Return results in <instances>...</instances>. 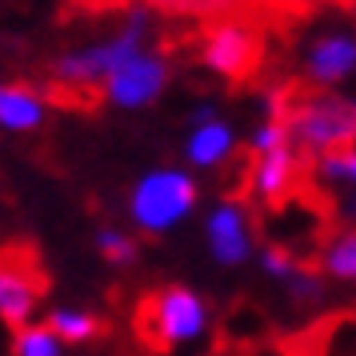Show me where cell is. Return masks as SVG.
<instances>
[{"instance_id": "6da1fadb", "label": "cell", "mask_w": 356, "mask_h": 356, "mask_svg": "<svg viewBox=\"0 0 356 356\" xmlns=\"http://www.w3.org/2000/svg\"><path fill=\"white\" fill-rule=\"evenodd\" d=\"M196 209V180L184 168H152L136 180L129 196V216L140 232H172Z\"/></svg>"}, {"instance_id": "7a4b0ae2", "label": "cell", "mask_w": 356, "mask_h": 356, "mask_svg": "<svg viewBox=\"0 0 356 356\" xmlns=\"http://www.w3.org/2000/svg\"><path fill=\"white\" fill-rule=\"evenodd\" d=\"M148 24H152V13H148V8H140V4H136V8H129L124 29H120L116 36L100 40V44H92V49H81V52H68V56H60V60L52 65L56 81L68 84V88H100V84L108 81V76H113L116 68L129 60V56H136V52H140Z\"/></svg>"}, {"instance_id": "3957f363", "label": "cell", "mask_w": 356, "mask_h": 356, "mask_svg": "<svg viewBox=\"0 0 356 356\" xmlns=\"http://www.w3.org/2000/svg\"><path fill=\"white\" fill-rule=\"evenodd\" d=\"M140 328L156 348L172 353V348H184V344H196L209 332V305L188 284H168V289L152 292L145 300Z\"/></svg>"}, {"instance_id": "277c9868", "label": "cell", "mask_w": 356, "mask_h": 356, "mask_svg": "<svg viewBox=\"0 0 356 356\" xmlns=\"http://www.w3.org/2000/svg\"><path fill=\"white\" fill-rule=\"evenodd\" d=\"M284 124H289V140L321 156V152H332V148H348L356 132V113L353 104L337 92H316V97L300 100L296 108L284 113Z\"/></svg>"}, {"instance_id": "5b68a950", "label": "cell", "mask_w": 356, "mask_h": 356, "mask_svg": "<svg viewBox=\"0 0 356 356\" xmlns=\"http://www.w3.org/2000/svg\"><path fill=\"white\" fill-rule=\"evenodd\" d=\"M164 84H168V65H164V56L140 49L136 56H129L124 65L116 68L100 88H104V97L113 100L116 108H148V104L164 92Z\"/></svg>"}, {"instance_id": "8992f818", "label": "cell", "mask_w": 356, "mask_h": 356, "mask_svg": "<svg viewBox=\"0 0 356 356\" xmlns=\"http://www.w3.org/2000/svg\"><path fill=\"white\" fill-rule=\"evenodd\" d=\"M204 241H209V252L216 264L225 268H236L252 257V225H248V212L236 204V200H225L209 212L204 220Z\"/></svg>"}, {"instance_id": "52a82bcc", "label": "cell", "mask_w": 356, "mask_h": 356, "mask_svg": "<svg viewBox=\"0 0 356 356\" xmlns=\"http://www.w3.org/2000/svg\"><path fill=\"white\" fill-rule=\"evenodd\" d=\"M260 60V40L244 24H220L204 36V65L228 81H244Z\"/></svg>"}, {"instance_id": "ba28073f", "label": "cell", "mask_w": 356, "mask_h": 356, "mask_svg": "<svg viewBox=\"0 0 356 356\" xmlns=\"http://www.w3.org/2000/svg\"><path fill=\"white\" fill-rule=\"evenodd\" d=\"M36 305H40V276L29 268V260H0V321L8 328H24L33 324Z\"/></svg>"}, {"instance_id": "9c48e42d", "label": "cell", "mask_w": 356, "mask_h": 356, "mask_svg": "<svg viewBox=\"0 0 356 356\" xmlns=\"http://www.w3.org/2000/svg\"><path fill=\"white\" fill-rule=\"evenodd\" d=\"M356 65V40L348 33H328L321 36L305 56V72L312 84H324V88H332L340 84Z\"/></svg>"}, {"instance_id": "30bf717a", "label": "cell", "mask_w": 356, "mask_h": 356, "mask_svg": "<svg viewBox=\"0 0 356 356\" xmlns=\"http://www.w3.org/2000/svg\"><path fill=\"white\" fill-rule=\"evenodd\" d=\"M296 172H300V161H296L292 145L276 148V152H260L257 164H252V193L268 204H280L292 193Z\"/></svg>"}, {"instance_id": "8fae6325", "label": "cell", "mask_w": 356, "mask_h": 356, "mask_svg": "<svg viewBox=\"0 0 356 356\" xmlns=\"http://www.w3.org/2000/svg\"><path fill=\"white\" fill-rule=\"evenodd\" d=\"M232 148H236V132H232V124H225V120L216 116V120L193 124L188 145H184V156H188V164H196V168H216V164H225L228 156H232Z\"/></svg>"}, {"instance_id": "7c38bea8", "label": "cell", "mask_w": 356, "mask_h": 356, "mask_svg": "<svg viewBox=\"0 0 356 356\" xmlns=\"http://www.w3.org/2000/svg\"><path fill=\"white\" fill-rule=\"evenodd\" d=\"M44 97L24 84H0V129L8 132H33L44 124Z\"/></svg>"}, {"instance_id": "4fadbf2b", "label": "cell", "mask_w": 356, "mask_h": 356, "mask_svg": "<svg viewBox=\"0 0 356 356\" xmlns=\"http://www.w3.org/2000/svg\"><path fill=\"white\" fill-rule=\"evenodd\" d=\"M49 328L60 337V344H84V340H92L100 332V321L84 308H52Z\"/></svg>"}, {"instance_id": "5bb4252c", "label": "cell", "mask_w": 356, "mask_h": 356, "mask_svg": "<svg viewBox=\"0 0 356 356\" xmlns=\"http://www.w3.org/2000/svg\"><path fill=\"white\" fill-rule=\"evenodd\" d=\"M13 356H65V344L49 324H24L13 337Z\"/></svg>"}, {"instance_id": "9a60e30c", "label": "cell", "mask_w": 356, "mask_h": 356, "mask_svg": "<svg viewBox=\"0 0 356 356\" xmlns=\"http://www.w3.org/2000/svg\"><path fill=\"white\" fill-rule=\"evenodd\" d=\"M321 264H324V273L332 276V280H353V276H356V236H353V232L332 236L328 248H324Z\"/></svg>"}, {"instance_id": "2e32d148", "label": "cell", "mask_w": 356, "mask_h": 356, "mask_svg": "<svg viewBox=\"0 0 356 356\" xmlns=\"http://www.w3.org/2000/svg\"><path fill=\"white\" fill-rule=\"evenodd\" d=\"M316 177L324 184H353L356 180V152L348 148H332V152H321L316 156Z\"/></svg>"}, {"instance_id": "e0dca14e", "label": "cell", "mask_w": 356, "mask_h": 356, "mask_svg": "<svg viewBox=\"0 0 356 356\" xmlns=\"http://www.w3.org/2000/svg\"><path fill=\"white\" fill-rule=\"evenodd\" d=\"M97 248L104 260H113V264H129V260H136V244H132V236L124 232V228H100L97 232Z\"/></svg>"}, {"instance_id": "ac0fdd59", "label": "cell", "mask_w": 356, "mask_h": 356, "mask_svg": "<svg viewBox=\"0 0 356 356\" xmlns=\"http://www.w3.org/2000/svg\"><path fill=\"white\" fill-rule=\"evenodd\" d=\"M284 145H292L284 120H273V116H268V120L252 132V152H257V156L260 152H276V148H284Z\"/></svg>"}, {"instance_id": "d6986e66", "label": "cell", "mask_w": 356, "mask_h": 356, "mask_svg": "<svg viewBox=\"0 0 356 356\" xmlns=\"http://www.w3.org/2000/svg\"><path fill=\"white\" fill-rule=\"evenodd\" d=\"M260 268L268 276H276V280H289V276L296 273V260H292V252H284V248H264V252H260Z\"/></svg>"}, {"instance_id": "ffe728a7", "label": "cell", "mask_w": 356, "mask_h": 356, "mask_svg": "<svg viewBox=\"0 0 356 356\" xmlns=\"http://www.w3.org/2000/svg\"><path fill=\"white\" fill-rule=\"evenodd\" d=\"M289 284H292V296H296V300H321V296H324V280H321V276L300 273V268L289 276Z\"/></svg>"}, {"instance_id": "44dd1931", "label": "cell", "mask_w": 356, "mask_h": 356, "mask_svg": "<svg viewBox=\"0 0 356 356\" xmlns=\"http://www.w3.org/2000/svg\"><path fill=\"white\" fill-rule=\"evenodd\" d=\"M204 120H216V113H212L209 104H200V108L193 113V124H204Z\"/></svg>"}]
</instances>
